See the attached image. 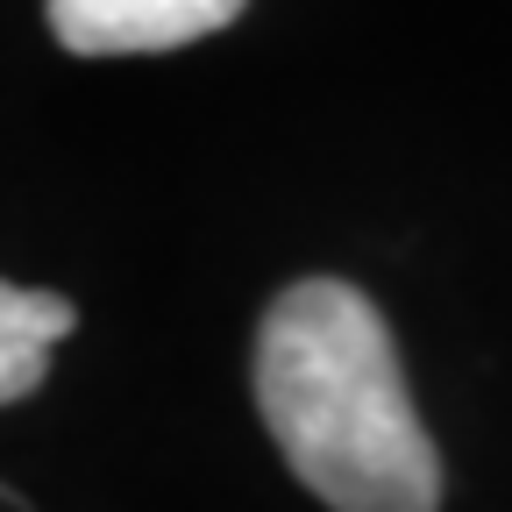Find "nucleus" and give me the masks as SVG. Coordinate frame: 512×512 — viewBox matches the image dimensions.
<instances>
[{
  "label": "nucleus",
  "mask_w": 512,
  "mask_h": 512,
  "mask_svg": "<svg viewBox=\"0 0 512 512\" xmlns=\"http://www.w3.org/2000/svg\"><path fill=\"white\" fill-rule=\"evenodd\" d=\"M0 505H8V491H0Z\"/></svg>",
  "instance_id": "20e7f679"
},
{
  "label": "nucleus",
  "mask_w": 512,
  "mask_h": 512,
  "mask_svg": "<svg viewBox=\"0 0 512 512\" xmlns=\"http://www.w3.org/2000/svg\"><path fill=\"white\" fill-rule=\"evenodd\" d=\"M256 413L328 512H441V456L384 313L342 278H299L256 328Z\"/></svg>",
  "instance_id": "f257e3e1"
},
{
  "label": "nucleus",
  "mask_w": 512,
  "mask_h": 512,
  "mask_svg": "<svg viewBox=\"0 0 512 512\" xmlns=\"http://www.w3.org/2000/svg\"><path fill=\"white\" fill-rule=\"evenodd\" d=\"M249 0H50V36L72 57H157L228 29Z\"/></svg>",
  "instance_id": "f03ea898"
},
{
  "label": "nucleus",
  "mask_w": 512,
  "mask_h": 512,
  "mask_svg": "<svg viewBox=\"0 0 512 512\" xmlns=\"http://www.w3.org/2000/svg\"><path fill=\"white\" fill-rule=\"evenodd\" d=\"M72 328H79V306L64 292H36V285L0 278V406L29 399L50 377V356Z\"/></svg>",
  "instance_id": "7ed1b4c3"
}]
</instances>
